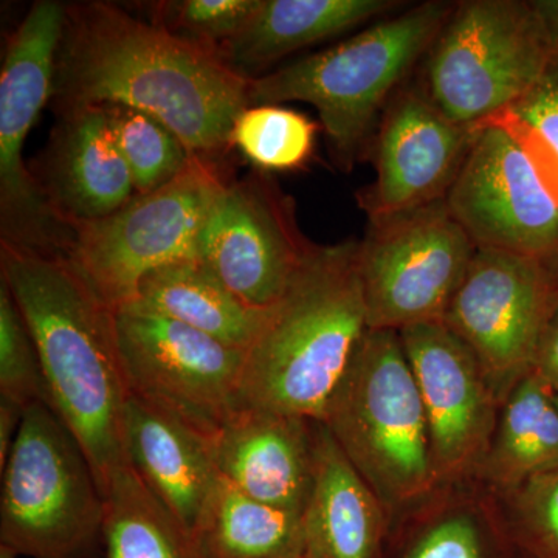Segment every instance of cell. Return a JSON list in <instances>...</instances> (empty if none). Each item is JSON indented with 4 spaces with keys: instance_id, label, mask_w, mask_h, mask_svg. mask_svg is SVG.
Segmentation results:
<instances>
[{
    "instance_id": "cell-1",
    "label": "cell",
    "mask_w": 558,
    "mask_h": 558,
    "mask_svg": "<svg viewBox=\"0 0 558 558\" xmlns=\"http://www.w3.org/2000/svg\"><path fill=\"white\" fill-rule=\"evenodd\" d=\"M250 81L218 51L140 21L106 2L69 5L51 102L142 110L167 124L194 156L222 159Z\"/></svg>"
},
{
    "instance_id": "cell-2",
    "label": "cell",
    "mask_w": 558,
    "mask_h": 558,
    "mask_svg": "<svg viewBox=\"0 0 558 558\" xmlns=\"http://www.w3.org/2000/svg\"><path fill=\"white\" fill-rule=\"evenodd\" d=\"M7 282L31 329L49 403L89 458L101 494L128 464L123 416L128 391L116 312L64 256L0 245Z\"/></svg>"
},
{
    "instance_id": "cell-3",
    "label": "cell",
    "mask_w": 558,
    "mask_h": 558,
    "mask_svg": "<svg viewBox=\"0 0 558 558\" xmlns=\"http://www.w3.org/2000/svg\"><path fill=\"white\" fill-rule=\"evenodd\" d=\"M366 330L359 241L315 245L245 351L241 405L322 421Z\"/></svg>"
},
{
    "instance_id": "cell-4",
    "label": "cell",
    "mask_w": 558,
    "mask_h": 558,
    "mask_svg": "<svg viewBox=\"0 0 558 558\" xmlns=\"http://www.w3.org/2000/svg\"><path fill=\"white\" fill-rule=\"evenodd\" d=\"M457 3H418L337 46L250 81V106L306 102L318 112L332 159L351 171L388 102L425 58Z\"/></svg>"
},
{
    "instance_id": "cell-5",
    "label": "cell",
    "mask_w": 558,
    "mask_h": 558,
    "mask_svg": "<svg viewBox=\"0 0 558 558\" xmlns=\"http://www.w3.org/2000/svg\"><path fill=\"white\" fill-rule=\"evenodd\" d=\"M392 524L438 490L427 416L398 330L368 329L322 421Z\"/></svg>"
},
{
    "instance_id": "cell-6",
    "label": "cell",
    "mask_w": 558,
    "mask_h": 558,
    "mask_svg": "<svg viewBox=\"0 0 558 558\" xmlns=\"http://www.w3.org/2000/svg\"><path fill=\"white\" fill-rule=\"evenodd\" d=\"M0 546L20 557L86 558L105 497L89 458L49 403H32L2 469Z\"/></svg>"
},
{
    "instance_id": "cell-7",
    "label": "cell",
    "mask_w": 558,
    "mask_h": 558,
    "mask_svg": "<svg viewBox=\"0 0 558 558\" xmlns=\"http://www.w3.org/2000/svg\"><path fill=\"white\" fill-rule=\"evenodd\" d=\"M230 180L220 159L193 156L161 189L135 194L106 218L73 223L64 258L110 310H123L149 274L199 258L202 231Z\"/></svg>"
},
{
    "instance_id": "cell-8",
    "label": "cell",
    "mask_w": 558,
    "mask_h": 558,
    "mask_svg": "<svg viewBox=\"0 0 558 558\" xmlns=\"http://www.w3.org/2000/svg\"><path fill=\"white\" fill-rule=\"evenodd\" d=\"M553 53L534 2L464 0L425 54L418 86L447 119L475 130L519 101Z\"/></svg>"
},
{
    "instance_id": "cell-9",
    "label": "cell",
    "mask_w": 558,
    "mask_h": 558,
    "mask_svg": "<svg viewBox=\"0 0 558 558\" xmlns=\"http://www.w3.org/2000/svg\"><path fill=\"white\" fill-rule=\"evenodd\" d=\"M68 7L38 0L11 33L0 72V236L5 247L65 256L72 227L24 160L25 142L51 100Z\"/></svg>"
},
{
    "instance_id": "cell-10",
    "label": "cell",
    "mask_w": 558,
    "mask_h": 558,
    "mask_svg": "<svg viewBox=\"0 0 558 558\" xmlns=\"http://www.w3.org/2000/svg\"><path fill=\"white\" fill-rule=\"evenodd\" d=\"M475 252L446 199L368 219L359 241L368 329L442 322Z\"/></svg>"
},
{
    "instance_id": "cell-11",
    "label": "cell",
    "mask_w": 558,
    "mask_h": 558,
    "mask_svg": "<svg viewBox=\"0 0 558 558\" xmlns=\"http://www.w3.org/2000/svg\"><path fill=\"white\" fill-rule=\"evenodd\" d=\"M116 333L128 391L209 438L240 409L244 349L153 312H116Z\"/></svg>"
},
{
    "instance_id": "cell-12",
    "label": "cell",
    "mask_w": 558,
    "mask_h": 558,
    "mask_svg": "<svg viewBox=\"0 0 558 558\" xmlns=\"http://www.w3.org/2000/svg\"><path fill=\"white\" fill-rule=\"evenodd\" d=\"M556 264L476 248L444 315L442 322L468 344L501 402L534 366L558 290Z\"/></svg>"
},
{
    "instance_id": "cell-13",
    "label": "cell",
    "mask_w": 558,
    "mask_h": 558,
    "mask_svg": "<svg viewBox=\"0 0 558 558\" xmlns=\"http://www.w3.org/2000/svg\"><path fill=\"white\" fill-rule=\"evenodd\" d=\"M296 222L295 204L274 175L231 179L202 231L199 258L255 310L281 300L314 250Z\"/></svg>"
},
{
    "instance_id": "cell-14",
    "label": "cell",
    "mask_w": 558,
    "mask_h": 558,
    "mask_svg": "<svg viewBox=\"0 0 558 558\" xmlns=\"http://www.w3.org/2000/svg\"><path fill=\"white\" fill-rule=\"evenodd\" d=\"M446 202L476 248L558 263V201L526 150L499 124L475 128Z\"/></svg>"
},
{
    "instance_id": "cell-15",
    "label": "cell",
    "mask_w": 558,
    "mask_h": 558,
    "mask_svg": "<svg viewBox=\"0 0 558 558\" xmlns=\"http://www.w3.org/2000/svg\"><path fill=\"white\" fill-rule=\"evenodd\" d=\"M399 336L424 403L438 487L475 480L501 400L468 344L446 323L410 326Z\"/></svg>"
},
{
    "instance_id": "cell-16",
    "label": "cell",
    "mask_w": 558,
    "mask_h": 558,
    "mask_svg": "<svg viewBox=\"0 0 558 558\" xmlns=\"http://www.w3.org/2000/svg\"><path fill=\"white\" fill-rule=\"evenodd\" d=\"M473 135L475 130L447 119L418 84H403L366 150L376 178L359 191V207L376 219L446 199Z\"/></svg>"
},
{
    "instance_id": "cell-17",
    "label": "cell",
    "mask_w": 558,
    "mask_h": 558,
    "mask_svg": "<svg viewBox=\"0 0 558 558\" xmlns=\"http://www.w3.org/2000/svg\"><path fill=\"white\" fill-rule=\"evenodd\" d=\"M315 421L241 405L208 438L220 478L303 517L314 478Z\"/></svg>"
},
{
    "instance_id": "cell-18",
    "label": "cell",
    "mask_w": 558,
    "mask_h": 558,
    "mask_svg": "<svg viewBox=\"0 0 558 558\" xmlns=\"http://www.w3.org/2000/svg\"><path fill=\"white\" fill-rule=\"evenodd\" d=\"M35 175L70 227L106 218L135 196L106 108L61 113Z\"/></svg>"
},
{
    "instance_id": "cell-19",
    "label": "cell",
    "mask_w": 558,
    "mask_h": 558,
    "mask_svg": "<svg viewBox=\"0 0 558 558\" xmlns=\"http://www.w3.org/2000/svg\"><path fill=\"white\" fill-rule=\"evenodd\" d=\"M304 558H387L391 519L325 424L315 421Z\"/></svg>"
},
{
    "instance_id": "cell-20",
    "label": "cell",
    "mask_w": 558,
    "mask_h": 558,
    "mask_svg": "<svg viewBox=\"0 0 558 558\" xmlns=\"http://www.w3.org/2000/svg\"><path fill=\"white\" fill-rule=\"evenodd\" d=\"M123 442L128 464L191 537L220 480L208 439L167 411L130 395Z\"/></svg>"
},
{
    "instance_id": "cell-21",
    "label": "cell",
    "mask_w": 558,
    "mask_h": 558,
    "mask_svg": "<svg viewBox=\"0 0 558 558\" xmlns=\"http://www.w3.org/2000/svg\"><path fill=\"white\" fill-rule=\"evenodd\" d=\"M468 483L439 487L400 517L387 558H524L497 497L470 494Z\"/></svg>"
},
{
    "instance_id": "cell-22",
    "label": "cell",
    "mask_w": 558,
    "mask_h": 558,
    "mask_svg": "<svg viewBox=\"0 0 558 558\" xmlns=\"http://www.w3.org/2000/svg\"><path fill=\"white\" fill-rule=\"evenodd\" d=\"M396 0H259L236 38L219 57L248 80L269 73L290 53L343 35L402 9Z\"/></svg>"
},
{
    "instance_id": "cell-23",
    "label": "cell",
    "mask_w": 558,
    "mask_h": 558,
    "mask_svg": "<svg viewBox=\"0 0 558 558\" xmlns=\"http://www.w3.org/2000/svg\"><path fill=\"white\" fill-rule=\"evenodd\" d=\"M557 468V395L531 369L502 400L494 438L475 480L495 497H502Z\"/></svg>"
},
{
    "instance_id": "cell-24",
    "label": "cell",
    "mask_w": 558,
    "mask_h": 558,
    "mask_svg": "<svg viewBox=\"0 0 558 558\" xmlns=\"http://www.w3.org/2000/svg\"><path fill=\"white\" fill-rule=\"evenodd\" d=\"M130 306L174 319L244 351L258 336L269 311L255 310L238 299L201 258L149 274Z\"/></svg>"
},
{
    "instance_id": "cell-25",
    "label": "cell",
    "mask_w": 558,
    "mask_h": 558,
    "mask_svg": "<svg viewBox=\"0 0 558 558\" xmlns=\"http://www.w3.org/2000/svg\"><path fill=\"white\" fill-rule=\"evenodd\" d=\"M191 542L199 558H304L303 521L219 480Z\"/></svg>"
},
{
    "instance_id": "cell-26",
    "label": "cell",
    "mask_w": 558,
    "mask_h": 558,
    "mask_svg": "<svg viewBox=\"0 0 558 558\" xmlns=\"http://www.w3.org/2000/svg\"><path fill=\"white\" fill-rule=\"evenodd\" d=\"M101 539L105 558H199L189 532L130 464L110 475Z\"/></svg>"
},
{
    "instance_id": "cell-27",
    "label": "cell",
    "mask_w": 558,
    "mask_h": 558,
    "mask_svg": "<svg viewBox=\"0 0 558 558\" xmlns=\"http://www.w3.org/2000/svg\"><path fill=\"white\" fill-rule=\"evenodd\" d=\"M319 124L284 105L248 106L234 121L231 149L253 170L274 174L304 170L314 157Z\"/></svg>"
},
{
    "instance_id": "cell-28",
    "label": "cell",
    "mask_w": 558,
    "mask_h": 558,
    "mask_svg": "<svg viewBox=\"0 0 558 558\" xmlns=\"http://www.w3.org/2000/svg\"><path fill=\"white\" fill-rule=\"evenodd\" d=\"M109 110L113 137L134 182L135 194L159 190L178 178L194 154L161 121L142 110Z\"/></svg>"
},
{
    "instance_id": "cell-29",
    "label": "cell",
    "mask_w": 558,
    "mask_h": 558,
    "mask_svg": "<svg viewBox=\"0 0 558 558\" xmlns=\"http://www.w3.org/2000/svg\"><path fill=\"white\" fill-rule=\"evenodd\" d=\"M487 123L499 124L520 143L558 201V51L537 83Z\"/></svg>"
},
{
    "instance_id": "cell-30",
    "label": "cell",
    "mask_w": 558,
    "mask_h": 558,
    "mask_svg": "<svg viewBox=\"0 0 558 558\" xmlns=\"http://www.w3.org/2000/svg\"><path fill=\"white\" fill-rule=\"evenodd\" d=\"M0 398L24 410L32 403H49L38 348L3 279H0Z\"/></svg>"
},
{
    "instance_id": "cell-31",
    "label": "cell",
    "mask_w": 558,
    "mask_h": 558,
    "mask_svg": "<svg viewBox=\"0 0 558 558\" xmlns=\"http://www.w3.org/2000/svg\"><path fill=\"white\" fill-rule=\"evenodd\" d=\"M517 546L532 558H558V468L497 497Z\"/></svg>"
},
{
    "instance_id": "cell-32",
    "label": "cell",
    "mask_w": 558,
    "mask_h": 558,
    "mask_svg": "<svg viewBox=\"0 0 558 558\" xmlns=\"http://www.w3.org/2000/svg\"><path fill=\"white\" fill-rule=\"evenodd\" d=\"M259 0H182L157 5L154 24L218 51L240 35Z\"/></svg>"
},
{
    "instance_id": "cell-33",
    "label": "cell",
    "mask_w": 558,
    "mask_h": 558,
    "mask_svg": "<svg viewBox=\"0 0 558 558\" xmlns=\"http://www.w3.org/2000/svg\"><path fill=\"white\" fill-rule=\"evenodd\" d=\"M532 369L558 396V290L554 296L545 329L539 337Z\"/></svg>"
},
{
    "instance_id": "cell-34",
    "label": "cell",
    "mask_w": 558,
    "mask_h": 558,
    "mask_svg": "<svg viewBox=\"0 0 558 558\" xmlns=\"http://www.w3.org/2000/svg\"><path fill=\"white\" fill-rule=\"evenodd\" d=\"M24 409L0 398V469L5 465L9 459L11 447H13L14 438L20 432L22 417H24Z\"/></svg>"
},
{
    "instance_id": "cell-35",
    "label": "cell",
    "mask_w": 558,
    "mask_h": 558,
    "mask_svg": "<svg viewBox=\"0 0 558 558\" xmlns=\"http://www.w3.org/2000/svg\"><path fill=\"white\" fill-rule=\"evenodd\" d=\"M534 7L548 33L550 46L558 51V0H534Z\"/></svg>"
},
{
    "instance_id": "cell-36",
    "label": "cell",
    "mask_w": 558,
    "mask_h": 558,
    "mask_svg": "<svg viewBox=\"0 0 558 558\" xmlns=\"http://www.w3.org/2000/svg\"><path fill=\"white\" fill-rule=\"evenodd\" d=\"M0 558H20V556H17V554H14L13 550L0 546Z\"/></svg>"
},
{
    "instance_id": "cell-37",
    "label": "cell",
    "mask_w": 558,
    "mask_h": 558,
    "mask_svg": "<svg viewBox=\"0 0 558 558\" xmlns=\"http://www.w3.org/2000/svg\"><path fill=\"white\" fill-rule=\"evenodd\" d=\"M524 554V553H523ZM524 558H532V557H529L527 554H524Z\"/></svg>"
},
{
    "instance_id": "cell-38",
    "label": "cell",
    "mask_w": 558,
    "mask_h": 558,
    "mask_svg": "<svg viewBox=\"0 0 558 558\" xmlns=\"http://www.w3.org/2000/svg\"><path fill=\"white\" fill-rule=\"evenodd\" d=\"M557 400H558V396H557Z\"/></svg>"
}]
</instances>
